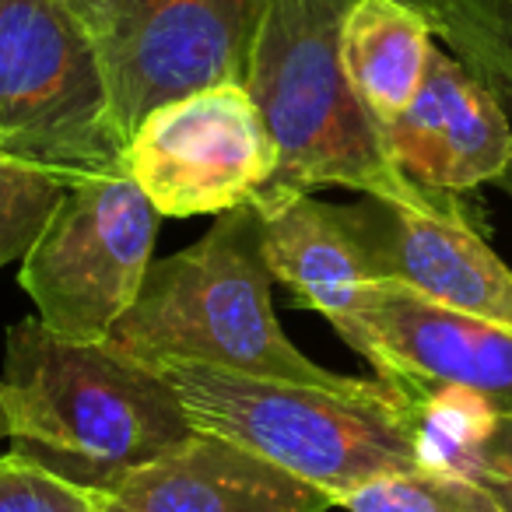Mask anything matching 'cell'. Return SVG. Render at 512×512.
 <instances>
[{"label": "cell", "instance_id": "cell-21", "mask_svg": "<svg viewBox=\"0 0 512 512\" xmlns=\"http://www.w3.org/2000/svg\"><path fill=\"white\" fill-rule=\"evenodd\" d=\"M404 4H411V8H418L421 15L428 18V22H435V15H439L442 0H404Z\"/></svg>", "mask_w": 512, "mask_h": 512}, {"label": "cell", "instance_id": "cell-5", "mask_svg": "<svg viewBox=\"0 0 512 512\" xmlns=\"http://www.w3.org/2000/svg\"><path fill=\"white\" fill-rule=\"evenodd\" d=\"M0 151L67 183L127 172L99 53L64 0H0Z\"/></svg>", "mask_w": 512, "mask_h": 512}, {"label": "cell", "instance_id": "cell-23", "mask_svg": "<svg viewBox=\"0 0 512 512\" xmlns=\"http://www.w3.org/2000/svg\"><path fill=\"white\" fill-rule=\"evenodd\" d=\"M498 186H505V190L512 193V162H509V169H505V176H502V183H498Z\"/></svg>", "mask_w": 512, "mask_h": 512}, {"label": "cell", "instance_id": "cell-7", "mask_svg": "<svg viewBox=\"0 0 512 512\" xmlns=\"http://www.w3.org/2000/svg\"><path fill=\"white\" fill-rule=\"evenodd\" d=\"M278 151L246 85H211L155 106L127 141V176L169 218L225 214L271 183Z\"/></svg>", "mask_w": 512, "mask_h": 512}, {"label": "cell", "instance_id": "cell-8", "mask_svg": "<svg viewBox=\"0 0 512 512\" xmlns=\"http://www.w3.org/2000/svg\"><path fill=\"white\" fill-rule=\"evenodd\" d=\"M260 0H113L92 36L123 141L162 102L246 81Z\"/></svg>", "mask_w": 512, "mask_h": 512}, {"label": "cell", "instance_id": "cell-2", "mask_svg": "<svg viewBox=\"0 0 512 512\" xmlns=\"http://www.w3.org/2000/svg\"><path fill=\"white\" fill-rule=\"evenodd\" d=\"M348 8L351 0H260L242 81L278 151L260 193L348 186L418 211L460 214L453 193L425 190L390 162L383 130L341 64Z\"/></svg>", "mask_w": 512, "mask_h": 512}, {"label": "cell", "instance_id": "cell-10", "mask_svg": "<svg viewBox=\"0 0 512 512\" xmlns=\"http://www.w3.org/2000/svg\"><path fill=\"white\" fill-rule=\"evenodd\" d=\"M379 130L390 162L425 190L467 193L502 183L512 162L509 113L446 46L432 50L411 106Z\"/></svg>", "mask_w": 512, "mask_h": 512}, {"label": "cell", "instance_id": "cell-13", "mask_svg": "<svg viewBox=\"0 0 512 512\" xmlns=\"http://www.w3.org/2000/svg\"><path fill=\"white\" fill-rule=\"evenodd\" d=\"M253 207L267 271L295 306L316 309L330 323L348 316L376 281L348 207L320 204L313 193H260Z\"/></svg>", "mask_w": 512, "mask_h": 512}, {"label": "cell", "instance_id": "cell-15", "mask_svg": "<svg viewBox=\"0 0 512 512\" xmlns=\"http://www.w3.org/2000/svg\"><path fill=\"white\" fill-rule=\"evenodd\" d=\"M432 29L502 106H512V0H442Z\"/></svg>", "mask_w": 512, "mask_h": 512}, {"label": "cell", "instance_id": "cell-18", "mask_svg": "<svg viewBox=\"0 0 512 512\" xmlns=\"http://www.w3.org/2000/svg\"><path fill=\"white\" fill-rule=\"evenodd\" d=\"M0 512H102V498L15 449L0 456Z\"/></svg>", "mask_w": 512, "mask_h": 512}, {"label": "cell", "instance_id": "cell-3", "mask_svg": "<svg viewBox=\"0 0 512 512\" xmlns=\"http://www.w3.org/2000/svg\"><path fill=\"white\" fill-rule=\"evenodd\" d=\"M155 369L169 379L197 432L264 456L323 488L334 505L337 495L369 477L425 467L428 404L386 379L316 386L197 362H162Z\"/></svg>", "mask_w": 512, "mask_h": 512}, {"label": "cell", "instance_id": "cell-4", "mask_svg": "<svg viewBox=\"0 0 512 512\" xmlns=\"http://www.w3.org/2000/svg\"><path fill=\"white\" fill-rule=\"evenodd\" d=\"M271 271L253 204L218 214L193 246L151 260L134 306L106 344L144 365L197 362L242 376L348 386L355 376L316 365L281 330L271 306Z\"/></svg>", "mask_w": 512, "mask_h": 512}, {"label": "cell", "instance_id": "cell-12", "mask_svg": "<svg viewBox=\"0 0 512 512\" xmlns=\"http://www.w3.org/2000/svg\"><path fill=\"white\" fill-rule=\"evenodd\" d=\"M102 498V512H327L334 498L218 435L190 439L130 470Z\"/></svg>", "mask_w": 512, "mask_h": 512}, {"label": "cell", "instance_id": "cell-9", "mask_svg": "<svg viewBox=\"0 0 512 512\" xmlns=\"http://www.w3.org/2000/svg\"><path fill=\"white\" fill-rule=\"evenodd\" d=\"M330 327L418 404L463 390L488 411L512 414V327L425 299L376 278L348 316Z\"/></svg>", "mask_w": 512, "mask_h": 512}, {"label": "cell", "instance_id": "cell-6", "mask_svg": "<svg viewBox=\"0 0 512 512\" xmlns=\"http://www.w3.org/2000/svg\"><path fill=\"white\" fill-rule=\"evenodd\" d=\"M158 221L127 172L67 183L18 271L39 320L71 341H106L141 292Z\"/></svg>", "mask_w": 512, "mask_h": 512}, {"label": "cell", "instance_id": "cell-22", "mask_svg": "<svg viewBox=\"0 0 512 512\" xmlns=\"http://www.w3.org/2000/svg\"><path fill=\"white\" fill-rule=\"evenodd\" d=\"M0 439H8V400H4V379H0Z\"/></svg>", "mask_w": 512, "mask_h": 512}, {"label": "cell", "instance_id": "cell-16", "mask_svg": "<svg viewBox=\"0 0 512 512\" xmlns=\"http://www.w3.org/2000/svg\"><path fill=\"white\" fill-rule=\"evenodd\" d=\"M337 505L348 512H498L481 484L435 467L369 477L337 495Z\"/></svg>", "mask_w": 512, "mask_h": 512}, {"label": "cell", "instance_id": "cell-20", "mask_svg": "<svg viewBox=\"0 0 512 512\" xmlns=\"http://www.w3.org/2000/svg\"><path fill=\"white\" fill-rule=\"evenodd\" d=\"M64 4L71 8V15L85 25L88 36H95V32H99V25L106 22L109 8H113V0H64Z\"/></svg>", "mask_w": 512, "mask_h": 512}, {"label": "cell", "instance_id": "cell-1", "mask_svg": "<svg viewBox=\"0 0 512 512\" xmlns=\"http://www.w3.org/2000/svg\"><path fill=\"white\" fill-rule=\"evenodd\" d=\"M4 400L18 453L95 495L193 435L162 372L106 341L53 334L39 316L8 330Z\"/></svg>", "mask_w": 512, "mask_h": 512}, {"label": "cell", "instance_id": "cell-14", "mask_svg": "<svg viewBox=\"0 0 512 512\" xmlns=\"http://www.w3.org/2000/svg\"><path fill=\"white\" fill-rule=\"evenodd\" d=\"M435 29L404 0H351L341 25V64L372 120H397L425 81Z\"/></svg>", "mask_w": 512, "mask_h": 512}, {"label": "cell", "instance_id": "cell-17", "mask_svg": "<svg viewBox=\"0 0 512 512\" xmlns=\"http://www.w3.org/2000/svg\"><path fill=\"white\" fill-rule=\"evenodd\" d=\"M64 190V176L0 151V267L29 253Z\"/></svg>", "mask_w": 512, "mask_h": 512}, {"label": "cell", "instance_id": "cell-11", "mask_svg": "<svg viewBox=\"0 0 512 512\" xmlns=\"http://www.w3.org/2000/svg\"><path fill=\"white\" fill-rule=\"evenodd\" d=\"M372 278L400 281L425 299L512 327V271L477 235L467 211L432 214L393 200L348 204Z\"/></svg>", "mask_w": 512, "mask_h": 512}, {"label": "cell", "instance_id": "cell-19", "mask_svg": "<svg viewBox=\"0 0 512 512\" xmlns=\"http://www.w3.org/2000/svg\"><path fill=\"white\" fill-rule=\"evenodd\" d=\"M442 470L470 477L488 491L498 512H512V414H491L446 456Z\"/></svg>", "mask_w": 512, "mask_h": 512}]
</instances>
